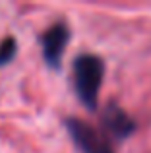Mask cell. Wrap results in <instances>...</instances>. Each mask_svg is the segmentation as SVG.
Here are the masks:
<instances>
[{
  "instance_id": "cell-1",
  "label": "cell",
  "mask_w": 151,
  "mask_h": 153,
  "mask_svg": "<svg viewBox=\"0 0 151 153\" xmlns=\"http://www.w3.org/2000/svg\"><path fill=\"white\" fill-rule=\"evenodd\" d=\"M105 64L95 54H81L74 62V87L79 101L87 108H97L99 87L103 83Z\"/></svg>"
},
{
  "instance_id": "cell-2",
  "label": "cell",
  "mask_w": 151,
  "mask_h": 153,
  "mask_svg": "<svg viewBox=\"0 0 151 153\" xmlns=\"http://www.w3.org/2000/svg\"><path fill=\"white\" fill-rule=\"evenodd\" d=\"M66 128H68L70 136L74 138L76 146L81 149V153H114L110 143L107 142V138L91 124L83 122L79 118H68Z\"/></svg>"
},
{
  "instance_id": "cell-3",
  "label": "cell",
  "mask_w": 151,
  "mask_h": 153,
  "mask_svg": "<svg viewBox=\"0 0 151 153\" xmlns=\"http://www.w3.org/2000/svg\"><path fill=\"white\" fill-rule=\"evenodd\" d=\"M70 39V31L64 22H58L50 25L41 37V47H43V58L50 68H60L62 54L66 51Z\"/></svg>"
},
{
  "instance_id": "cell-4",
  "label": "cell",
  "mask_w": 151,
  "mask_h": 153,
  "mask_svg": "<svg viewBox=\"0 0 151 153\" xmlns=\"http://www.w3.org/2000/svg\"><path fill=\"white\" fill-rule=\"evenodd\" d=\"M103 122H105V128L118 140L128 138L130 134L134 132V120L122 111L118 105L109 103L107 108L103 111Z\"/></svg>"
},
{
  "instance_id": "cell-5",
  "label": "cell",
  "mask_w": 151,
  "mask_h": 153,
  "mask_svg": "<svg viewBox=\"0 0 151 153\" xmlns=\"http://www.w3.org/2000/svg\"><path fill=\"white\" fill-rule=\"evenodd\" d=\"M16 51H18V45H16L14 37H6L2 43H0V68L6 66V64L14 58Z\"/></svg>"
}]
</instances>
